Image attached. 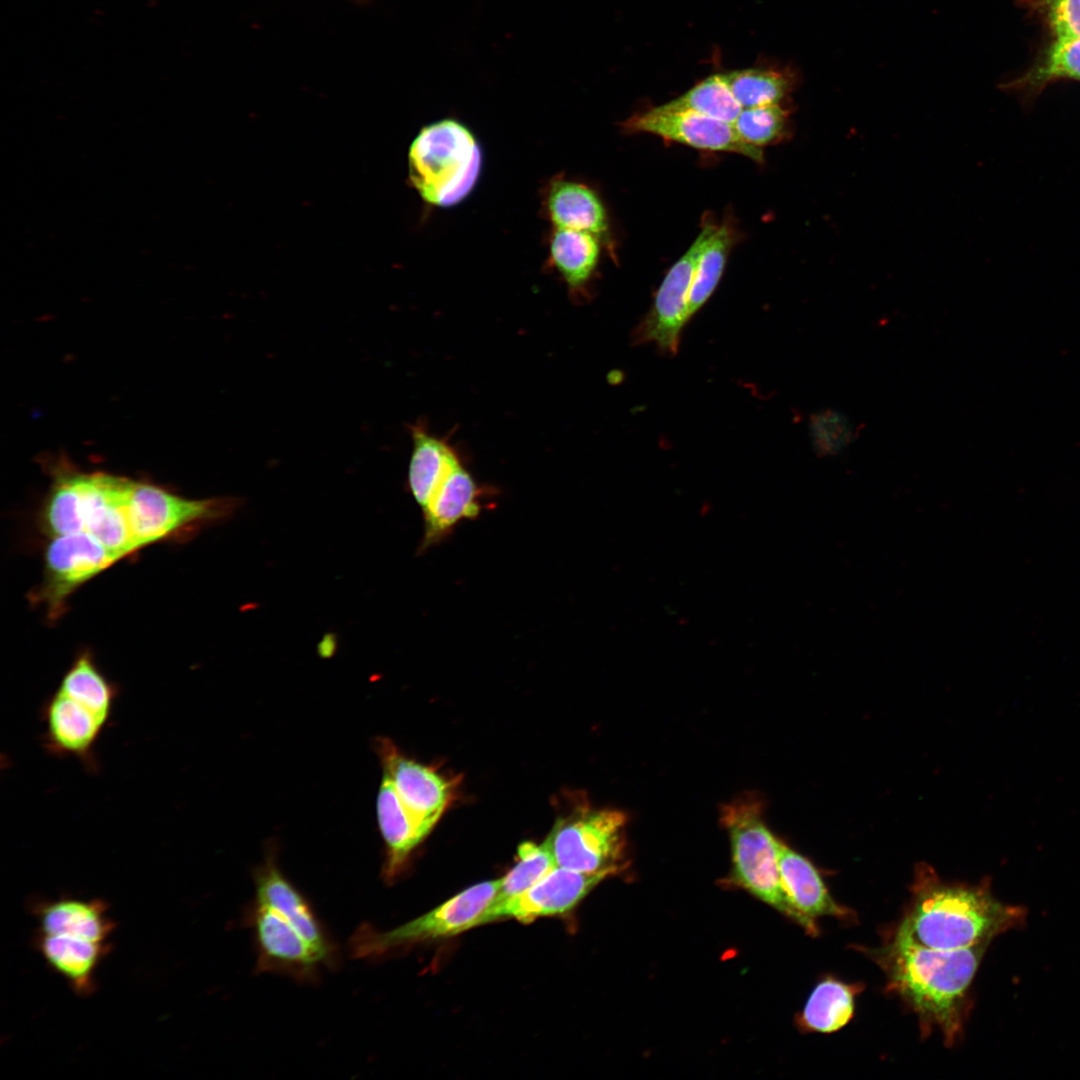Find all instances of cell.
Masks as SVG:
<instances>
[{
    "label": "cell",
    "instance_id": "obj_1",
    "mask_svg": "<svg viewBox=\"0 0 1080 1080\" xmlns=\"http://www.w3.org/2000/svg\"><path fill=\"white\" fill-rule=\"evenodd\" d=\"M1023 908L997 900L989 888L950 884L920 867L909 911L895 937L938 950L971 947L1020 925Z\"/></svg>",
    "mask_w": 1080,
    "mask_h": 1080
},
{
    "label": "cell",
    "instance_id": "obj_2",
    "mask_svg": "<svg viewBox=\"0 0 1080 1080\" xmlns=\"http://www.w3.org/2000/svg\"><path fill=\"white\" fill-rule=\"evenodd\" d=\"M988 944L938 950L894 937L881 960L893 988L953 1043L961 1030L967 990Z\"/></svg>",
    "mask_w": 1080,
    "mask_h": 1080
},
{
    "label": "cell",
    "instance_id": "obj_3",
    "mask_svg": "<svg viewBox=\"0 0 1080 1080\" xmlns=\"http://www.w3.org/2000/svg\"><path fill=\"white\" fill-rule=\"evenodd\" d=\"M762 808L760 799L752 794L721 808L720 822L728 832L731 845L732 869L728 880L815 935V921L797 910L782 886L778 839L766 826Z\"/></svg>",
    "mask_w": 1080,
    "mask_h": 1080
},
{
    "label": "cell",
    "instance_id": "obj_4",
    "mask_svg": "<svg viewBox=\"0 0 1080 1080\" xmlns=\"http://www.w3.org/2000/svg\"><path fill=\"white\" fill-rule=\"evenodd\" d=\"M481 151L462 123L444 119L425 126L408 155L409 179L429 204L449 207L463 200L481 170Z\"/></svg>",
    "mask_w": 1080,
    "mask_h": 1080
},
{
    "label": "cell",
    "instance_id": "obj_5",
    "mask_svg": "<svg viewBox=\"0 0 1080 1080\" xmlns=\"http://www.w3.org/2000/svg\"><path fill=\"white\" fill-rule=\"evenodd\" d=\"M500 879L484 881L456 894L431 911L396 928L380 931L361 924L349 941L355 959L376 961L415 944L458 935L480 925V919L492 904Z\"/></svg>",
    "mask_w": 1080,
    "mask_h": 1080
},
{
    "label": "cell",
    "instance_id": "obj_6",
    "mask_svg": "<svg viewBox=\"0 0 1080 1080\" xmlns=\"http://www.w3.org/2000/svg\"><path fill=\"white\" fill-rule=\"evenodd\" d=\"M627 816L582 807L559 818L546 838L557 866L583 873L622 871Z\"/></svg>",
    "mask_w": 1080,
    "mask_h": 1080
},
{
    "label": "cell",
    "instance_id": "obj_7",
    "mask_svg": "<svg viewBox=\"0 0 1080 1080\" xmlns=\"http://www.w3.org/2000/svg\"><path fill=\"white\" fill-rule=\"evenodd\" d=\"M239 498L188 499L154 484L133 481L127 519L136 548L174 535L181 529L230 516Z\"/></svg>",
    "mask_w": 1080,
    "mask_h": 1080
},
{
    "label": "cell",
    "instance_id": "obj_8",
    "mask_svg": "<svg viewBox=\"0 0 1080 1080\" xmlns=\"http://www.w3.org/2000/svg\"><path fill=\"white\" fill-rule=\"evenodd\" d=\"M253 934L256 972L289 977L298 983L318 982L328 965L296 926L282 914L253 899L244 913Z\"/></svg>",
    "mask_w": 1080,
    "mask_h": 1080
},
{
    "label": "cell",
    "instance_id": "obj_9",
    "mask_svg": "<svg viewBox=\"0 0 1080 1080\" xmlns=\"http://www.w3.org/2000/svg\"><path fill=\"white\" fill-rule=\"evenodd\" d=\"M718 226L707 223L682 257L669 269L653 305L632 333L634 344L654 343L663 353L678 352L681 331L689 321L687 304L699 258Z\"/></svg>",
    "mask_w": 1080,
    "mask_h": 1080
},
{
    "label": "cell",
    "instance_id": "obj_10",
    "mask_svg": "<svg viewBox=\"0 0 1080 1080\" xmlns=\"http://www.w3.org/2000/svg\"><path fill=\"white\" fill-rule=\"evenodd\" d=\"M121 558L86 532L52 537L45 552L44 579L32 599L45 604L55 619L76 588Z\"/></svg>",
    "mask_w": 1080,
    "mask_h": 1080
},
{
    "label": "cell",
    "instance_id": "obj_11",
    "mask_svg": "<svg viewBox=\"0 0 1080 1080\" xmlns=\"http://www.w3.org/2000/svg\"><path fill=\"white\" fill-rule=\"evenodd\" d=\"M83 532L122 557L137 550L127 519L133 481L105 472L74 470Z\"/></svg>",
    "mask_w": 1080,
    "mask_h": 1080
},
{
    "label": "cell",
    "instance_id": "obj_12",
    "mask_svg": "<svg viewBox=\"0 0 1080 1080\" xmlns=\"http://www.w3.org/2000/svg\"><path fill=\"white\" fill-rule=\"evenodd\" d=\"M612 872L583 873L557 866L534 886L513 898L491 904L480 925L502 919L530 922L574 909L584 897Z\"/></svg>",
    "mask_w": 1080,
    "mask_h": 1080
},
{
    "label": "cell",
    "instance_id": "obj_13",
    "mask_svg": "<svg viewBox=\"0 0 1080 1080\" xmlns=\"http://www.w3.org/2000/svg\"><path fill=\"white\" fill-rule=\"evenodd\" d=\"M375 746L384 774L427 836L450 802L449 782L433 768L405 756L388 738H377Z\"/></svg>",
    "mask_w": 1080,
    "mask_h": 1080
},
{
    "label": "cell",
    "instance_id": "obj_14",
    "mask_svg": "<svg viewBox=\"0 0 1080 1080\" xmlns=\"http://www.w3.org/2000/svg\"><path fill=\"white\" fill-rule=\"evenodd\" d=\"M625 127L698 149L737 153L757 162L764 159L762 149L744 141L732 124L695 112L669 111L658 106L633 116Z\"/></svg>",
    "mask_w": 1080,
    "mask_h": 1080
},
{
    "label": "cell",
    "instance_id": "obj_15",
    "mask_svg": "<svg viewBox=\"0 0 1080 1080\" xmlns=\"http://www.w3.org/2000/svg\"><path fill=\"white\" fill-rule=\"evenodd\" d=\"M276 855L275 848H269L263 862L253 872L254 900L292 922L322 955L328 968H336L340 961L337 944L308 899L281 871Z\"/></svg>",
    "mask_w": 1080,
    "mask_h": 1080
},
{
    "label": "cell",
    "instance_id": "obj_16",
    "mask_svg": "<svg viewBox=\"0 0 1080 1080\" xmlns=\"http://www.w3.org/2000/svg\"><path fill=\"white\" fill-rule=\"evenodd\" d=\"M40 712L45 724L42 744L47 753L72 756L95 772L98 768L95 747L107 722L58 690L45 701Z\"/></svg>",
    "mask_w": 1080,
    "mask_h": 1080
},
{
    "label": "cell",
    "instance_id": "obj_17",
    "mask_svg": "<svg viewBox=\"0 0 1080 1080\" xmlns=\"http://www.w3.org/2000/svg\"><path fill=\"white\" fill-rule=\"evenodd\" d=\"M38 923L36 933L66 935L98 943H110L115 929L107 904L101 899L61 896L32 904Z\"/></svg>",
    "mask_w": 1080,
    "mask_h": 1080
},
{
    "label": "cell",
    "instance_id": "obj_18",
    "mask_svg": "<svg viewBox=\"0 0 1080 1080\" xmlns=\"http://www.w3.org/2000/svg\"><path fill=\"white\" fill-rule=\"evenodd\" d=\"M377 818L385 845L382 878L392 884L403 873L416 847L425 839L401 802L392 781L383 774L377 796Z\"/></svg>",
    "mask_w": 1080,
    "mask_h": 1080
},
{
    "label": "cell",
    "instance_id": "obj_19",
    "mask_svg": "<svg viewBox=\"0 0 1080 1080\" xmlns=\"http://www.w3.org/2000/svg\"><path fill=\"white\" fill-rule=\"evenodd\" d=\"M34 944L48 967L62 976L72 990L87 996L96 989V971L111 950V943L36 933Z\"/></svg>",
    "mask_w": 1080,
    "mask_h": 1080
},
{
    "label": "cell",
    "instance_id": "obj_20",
    "mask_svg": "<svg viewBox=\"0 0 1080 1080\" xmlns=\"http://www.w3.org/2000/svg\"><path fill=\"white\" fill-rule=\"evenodd\" d=\"M480 496V487L460 465L423 509L424 535L419 551L439 543L461 520L476 518L481 510Z\"/></svg>",
    "mask_w": 1080,
    "mask_h": 1080
},
{
    "label": "cell",
    "instance_id": "obj_21",
    "mask_svg": "<svg viewBox=\"0 0 1080 1080\" xmlns=\"http://www.w3.org/2000/svg\"><path fill=\"white\" fill-rule=\"evenodd\" d=\"M413 450L408 468V487L424 509L445 480L462 465L456 451L423 423L410 426Z\"/></svg>",
    "mask_w": 1080,
    "mask_h": 1080
},
{
    "label": "cell",
    "instance_id": "obj_22",
    "mask_svg": "<svg viewBox=\"0 0 1080 1080\" xmlns=\"http://www.w3.org/2000/svg\"><path fill=\"white\" fill-rule=\"evenodd\" d=\"M782 886L793 905L806 917H843L848 910L833 900L813 864L778 839Z\"/></svg>",
    "mask_w": 1080,
    "mask_h": 1080
},
{
    "label": "cell",
    "instance_id": "obj_23",
    "mask_svg": "<svg viewBox=\"0 0 1080 1080\" xmlns=\"http://www.w3.org/2000/svg\"><path fill=\"white\" fill-rule=\"evenodd\" d=\"M546 207L555 228L586 231L597 237L607 231L601 201L583 184L568 180L554 182L548 191Z\"/></svg>",
    "mask_w": 1080,
    "mask_h": 1080
},
{
    "label": "cell",
    "instance_id": "obj_24",
    "mask_svg": "<svg viewBox=\"0 0 1080 1080\" xmlns=\"http://www.w3.org/2000/svg\"><path fill=\"white\" fill-rule=\"evenodd\" d=\"M597 236L586 231L555 228L550 243V257L571 291L582 290L589 281L599 258Z\"/></svg>",
    "mask_w": 1080,
    "mask_h": 1080
},
{
    "label": "cell",
    "instance_id": "obj_25",
    "mask_svg": "<svg viewBox=\"0 0 1080 1080\" xmlns=\"http://www.w3.org/2000/svg\"><path fill=\"white\" fill-rule=\"evenodd\" d=\"M57 690L85 705L105 722L110 721L118 689L99 670L88 652L74 660Z\"/></svg>",
    "mask_w": 1080,
    "mask_h": 1080
},
{
    "label": "cell",
    "instance_id": "obj_26",
    "mask_svg": "<svg viewBox=\"0 0 1080 1080\" xmlns=\"http://www.w3.org/2000/svg\"><path fill=\"white\" fill-rule=\"evenodd\" d=\"M856 988L834 979L820 982L802 1012V1022L810 1030L834 1032L845 1026L854 1012Z\"/></svg>",
    "mask_w": 1080,
    "mask_h": 1080
},
{
    "label": "cell",
    "instance_id": "obj_27",
    "mask_svg": "<svg viewBox=\"0 0 1080 1080\" xmlns=\"http://www.w3.org/2000/svg\"><path fill=\"white\" fill-rule=\"evenodd\" d=\"M1059 79L1080 81V37H1055L1039 61L1008 87L1032 93Z\"/></svg>",
    "mask_w": 1080,
    "mask_h": 1080
},
{
    "label": "cell",
    "instance_id": "obj_28",
    "mask_svg": "<svg viewBox=\"0 0 1080 1080\" xmlns=\"http://www.w3.org/2000/svg\"><path fill=\"white\" fill-rule=\"evenodd\" d=\"M669 111H689L730 124L742 111L732 94L724 74H714L702 80L681 96L659 106Z\"/></svg>",
    "mask_w": 1080,
    "mask_h": 1080
},
{
    "label": "cell",
    "instance_id": "obj_29",
    "mask_svg": "<svg viewBox=\"0 0 1080 1080\" xmlns=\"http://www.w3.org/2000/svg\"><path fill=\"white\" fill-rule=\"evenodd\" d=\"M723 74L742 108L780 104L793 86V78L781 71L750 68Z\"/></svg>",
    "mask_w": 1080,
    "mask_h": 1080
},
{
    "label": "cell",
    "instance_id": "obj_30",
    "mask_svg": "<svg viewBox=\"0 0 1080 1080\" xmlns=\"http://www.w3.org/2000/svg\"><path fill=\"white\" fill-rule=\"evenodd\" d=\"M733 233L727 225L718 226L713 237L702 252L691 285L687 315L690 319L706 303L722 276Z\"/></svg>",
    "mask_w": 1080,
    "mask_h": 1080
},
{
    "label": "cell",
    "instance_id": "obj_31",
    "mask_svg": "<svg viewBox=\"0 0 1080 1080\" xmlns=\"http://www.w3.org/2000/svg\"><path fill=\"white\" fill-rule=\"evenodd\" d=\"M517 856L514 867L500 879L501 884L492 904L522 894L557 867L547 840L541 844L523 842Z\"/></svg>",
    "mask_w": 1080,
    "mask_h": 1080
},
{
    "label": "cell",
    "instance_id": "obj_32",
    "mask_svg": "<svg viewBox=\"0 0 1080 1080\" xmlns=\"http://www.w3.org/2000/svg\"><path fill=\"white\" fill-rule=\"evenodd\" d=\"M787 118L780 104L764 105L743 108L732 125L744 141L760 148L784 137Z\"/></svg>",
    "mask_w": 1080,
    "mask_h": 1080
},
{
    "label": "cell",
    "instance_id": "obj_33",
    "mask_svg": "<svg viewBox=\"0 0 1080 1080\" xmlns=\"http://www.w3.org/2000/svg\"><path fill=\"white\" fill-rule=\"evenodd\" d=\"M813 448L818 456H836L856 438V430L850 419L834 409L814 413L809 422Z\"/></svg>",
    "mask_w": 1080,
    "mask_h": 1080
},
{
    "label": "cell",
    "instance_id": "obj_34",
    "mask_svg": "<svg viewBox=\"0 0 1080 1080\" xmlns=\"http://www.w3.org/2000/svg\"><path fill=\"white\" fill-rule=\"evenodd\" d=\"M1055 37H1080V0H1041Z\"/></svg>",
    "mask_w": 1080,
    "mask_h": 1080
},
{
    "label": "cell",
    "instance_id": "obj_35",
    "mask_svg": "<svg viewBox=\"0 0 1080 1080\" xmlns=\"http://www.w3.org/2000/svg\"><path fill=\"white\" fill-rule=\"evenodd\" d=\"M334 640H335L334 637L332 635H330V634H328L325 638H323L322 642L320 644V652L323 654L324 651H328V655H329L330 654L329 650L330 649L334 650V647H335Z\"/></svg>",
    "mask_w": 1080,
    "mask_h": 1080
}]
</instances>
